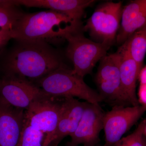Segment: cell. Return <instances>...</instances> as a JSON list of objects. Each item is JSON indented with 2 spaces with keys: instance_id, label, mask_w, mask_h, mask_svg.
<instances>
[{
  "instance_id": "17",
  "label": "cell",
  "mask_w": 146,
  "mask_h": 146,
  "mask_svg": "<svg viewBox=\"0 0 146 146\" xmlns=\"http://www.w3.org/2000/svg\"><path fill=\"white\" fill-rule=\"evenodd\" d=\"M14 1L0 0V29L11 31L23 13Z\"/></svg>"
},
{
  "instance_id": "7",
  "label": "cell",
  "mask_w": 146,
  "mask_h": 146,
  "mask_svg": "<svg viewBox=\"0 0 146 146\" xmlns=\"http://www.w3.org/2000/svg\"><path fill=\"white\" fill-rule=\"evenodd\" d=\"M65 99V98L44 92L25 110V121L32 127L44 133L45 139H46L56 128L63 112Z\"/></svg>"
},
{
  "instance_id": "10",
  "label": "cell",
  "mask_w": 146,
  "mask_h": 146,
  "mask_svg": "<svg viewBox=\"0 0 146 146\" xmlns=\"http://www.w3.org/2000/svg\"><path fill=\"white\" fill-rule=\"evenodd\" d=\"M105 113L100 104L86 102L81 120L75 132L70 135L71 143L84 146L98 145L100 135L103 129Z\"/></svg>"
},
{
  "instance_id": "6",
  "label": "cell",
  "mask_w": 146,
  "mask_h": 146,
  "mask_svg": "<svg viewBox=\"0 0 146 146\" xmlns=\"http://www.w3.org/2000/svg\"><path fill=\"white\" fill-rule=\"evenodd\" d=\"M99 63L95 82L103 102L113 106L129 105L122 86L119 52L106 54Z\"/></svg>"
},
{
  "instance_id": "15",
  "label": "cell",
  "mask_w": 146,
  "mask_h": 146,
  "mask_svg": "<svg viewBox=\"0 0 146 146\" xmlns=\"http://www.w3.org/2000/svg\"><path fill=\"white\" fill-rule=\"evenodd\" d=\"M117 51L120 55V76L126 98L130 106L139 105L136 87L141 70L122 46Z\"/></svg>"
},
{
  "instance_id": "3",
  "label": "cell",
  "mask_w": 146,
  "mask_h": 146,
  "mask_svg": "<svg viewBox=\"0 0 146 146\" xmlns=\"http://www.w3.org/2000/svg\"><path fill=\"white\" fill-rule=\"evenodd\" d=\"M83 78L63 64L36 82L46 94L55 96L77 98L95 104L103 102L98 92L88 86Z\"/></svg>"
},
{
  "instance_id": "22",
  "label": "cell",
  "mask_w": 146,
  "mask_h": 146,
  "mask_svg": "<svg viewBox=\"0 0 146 146\" xmlns=\"http://www.w3.org/2000/svg\"><path fill=\"white\" fill-rule=\"evenodd\" d=\"M138 80L140 84H146V65L141 70Z\"/></svg>"
},
{
  "instance_id": "12",
  "label": "cell",
  "mask_w": 146,
  "mask_h": 146,
  "mask_svg": "<svg viewBox=\"0 0 146 146\" xmlns=\"http://www.w3.org/2000/svg\"><path fill=\"white\" fill-rule=\"evenodd\" d=\"M25 112L0 99V146H18Z\"/></svg>"
},
{
  "instance_id": "25",
  "label": "cell",
  "mask_w": 146,
  "mask_h": 146,
  "mask_svg": "<svg viewBox=\"0 0 146 146\" xmlns=\"http://www.w3.org/2000/svg\"><path fill=\"white\" fill-rule=\"evenodd\" d=\"M0 81H1V80H0Z\"/></svg>"
},
{
  "instance_id": "4",
  "label": "cell",
  "mask_w": 146,
  "mask_h": 146,
  "mask_svg": "<svg viewBox=\"0 0 146 146\" xmlns=\"http://www.w3.org/2000/svg\"><path fill=\"white\" fill-rule=\"evenodd\" d=\"M83 29L69 32L64 36L68 42L66 54L72 63L73 73L84 78L91 74L98 62L107 54L110 46L86 38Z\"/></svg>"
},
{
  "instance_id": "2",
  "label": "cell",
  "mask_w": 146,
  "mask_h": 146,
  "mask_svg": "<svg viewBox=\"0 0 146 146\" xmlns=\"http://www.w3.org/2000/svg\"><path fill=\"white\" fill-rule=\"evenodd\" d=\"M65 14L48 10L23 13L11 31L12 39L17 41H41L48 43L64 39L69 32L82 29Z\"/></svg>"
},
{
  "instance_id": "11",
  "label": "cell",
  "mask_w": 146,
  "mask_h": 146,
  "mask_svg": "<svg viewBox=\"0 0 146 146\" xmlns=\"http://www.w3.org/2000/svg\"><path fill=\"white\" fill-rule=\"evenodd\" d=\"M85 105L86 102L65 98L63 112L56 128L50 137L45 139L43 146H57L63 138L74 133L81 120Z\"/></svg>"
},
{
  "instance_id": "1",
  "label": "cell",
  "mask_w": 146,
  "mask_h": 146,
  "mask_svg": "<svg viewBox=\"0 0 146 146\" xmlns=\"http://www.w3.org/2000/svg\"><path fill=\"white\" fill-rule=\"evenodd\" d=\"M17 42L6 59L5 75L36 81L63 64L58 52L46 42Z\"/></svg>"
},
{
  "instance_id": "18",
  "label": "cell",
  "mask_w": 146,
  "mask_h": 146,
  "mask_svg": "<svg viewBox=\"0 0 146 146\" xmlns=\"http://www.w3.org/2000/svg\"><path fill=\"white\" fill-rule=\"evenodd\" d=\"M45 134L31 126L24 120L18 146H43Z\"/></svg>"
},
{
  "instance_id": "21",
  "label": "cell",
  "mask_w": 146,
  "mask_h": 146,
  "mask_svg": "<svg viewBox=\"0 0 146 146\" xmlns=\"http://www.w3.org/2000/svg\"><path fill=\"white\" fill-rule=\"evenodd\" d=\"M138 96L139 104L146 106V84H140Z\"/></svg>"
},
{
  "instance_id": "13",
  "label": "cell",
  "mask_w": 146,
  "mask_h": 146,
  "mask_svg": "<svg viewBox=\"0 0 146 146\" xmlns=\"http://www.w3.org/2000/svg\"><path fill=\"white\" fill-rule=\"evenodd\" d=\"M96 2L94 0H15L17 6L48 9L65 14L78 23H82L85 9Z\"/></svg>"
},
{
  "instance_id": "16",
  "label": "cell",
  "mask_w": 146,
  "mask_h": 146,
  "mask_svg": "<svg viewBox=\"0 0 146 146\" xmlns=\"http://www.w3.org/2000/svg\"><path fill=\"white\" fill-rule=\"evenodd\" d=\"M121 46L142 70L146 54V25L134 32Z\"/></svg>"
},
{
  "instance_id": "5",
  "label": "cell",
  "mask_w": 146,
  "mask_h": 146,
  "mask_svg": "<svg viewBox=\"0 0 146 146\" xmlns=\"http://www.w3.org/2000/svg\"><path fill=\"white\" fill-rule=\"evenodd\" d=\"M122 2L108 1L98 5L83 26L92 40L111 46L116 43L119 29Z\"/></svg>"
},
{
  "instance_id": "19",
  "label": "cell",
  "mask_w": 146,
  "mask_h": 146,
  "mask_svg": "<svg viewBox=\"0 0 146 146\" xmlns=\"http://www.w3.org/2000/svg\"><path fill=\"white\" fill-rule=\"evenodd\" d=\"M146 119L141 122L136 129L125 137H122L112 146H146L143 130Z\"/></svg>"
},
{
  "instance_id": "8",
  "label": "cell",
  "mask_w": 146,
  "mask_h": 146,
  "mask_svg": "<svg viewBox=\"0 0 146 146\" xmlns=\"http://www.w3.org/2000/svg\"><path fill=\"white\" fill-rule=\"evenodd\" d=\"M146 112V106H117L105 113L104 146H112L139 120Z\"/></svg>"
},
{
  "instance_id": "14",
  "label": "cell",
  "mask_w": 146,
  "mask_h": 146,
  "mask_svg": "<svg viewBox=\"0 0 146 146\" xmlns=\"http://www.w3.org/2000/svg\"><path fill=\"white\" fill-rule=\"evenodd\" d=\"M146 25V0L130 1L123 6L116 43L121 46L134 32Z\"/></svg>"
},
{
  "instance_id": "20",
  "label": "cell",
  "mask_w": 146,
  "mask_h": 146,
  "mask_svg": "<svg viewBox=\"0 0 146 146\" xmlns=\"http://www.w3.org/2000/svg\"><path fill=\"white\" fill-rule=\"evenodd\" d=\"M11 39V31L0 29V49Z\"/></svg>"
},
{
  "instance_id": "9",
  "label": "cell",
  "mask_w": 146,
  "mask_h": 146,
  "mask_svg": "<svg viewBox=\"0 0 146 146\" xmlns=\"http://www.w3.org/2000/svg\"><path fill=\"white\" fill-rule=\"evenodd\" d=\"M44 91L27 79L5 75L0 81V99L13 107L26 110Z\"/></svg>"
},
{
  "instance_id": "24",
  "label": "cell",
  "mask_w": 146,
  "mask_h": 146,
  "mask_svg": "<svg viewBox=\"0 0 146 146\" xmlns=\"http://www.w3.org/2000/svg\"><path fill=\"white\" fill-rule=\"evenodd\" d=\"M143 134L146 139V123L144 128Z\"/></svg>"
},
{
  "instance_id": "23",
  "label": "cell",
  "mask_w": 146,
  "mask_h": 146,
  "mask_svg": "<svg viewBox=\"0 0 146 146\" xmlns=\"http://www.w3.org/2000/svg\"><path fill=\"white\" fill-rule=\"evenodd\" d=\"M66 146H79L78 145H75V144L72 143H71L70 142H68V143H67V144H66ZM96 146H99L98 145H97ZM104 146L103 145V146Z\"/></svg>"
}]
</instances>
